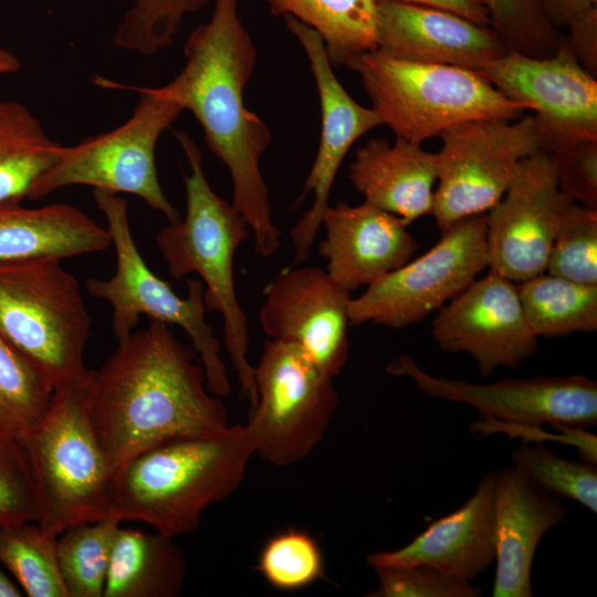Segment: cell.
<instances>
[{
	"label": "cell",
	"instance_id": "7",
	"mask_svg": "<svg viewBox=\"0 0 597 597\" xmlns=\"http://www.w3.org/2000/svg\"><path fill=\"white\" fill-rule=\"evenodd\" d=\"M56 259L0 262V335L53 388L83 379L92 318L77 280Z\"/></svg>",
	"mask_w": 597,
	"mask_h": 597
},
{
	"label": "cell",
	"instance_id": "16",
	"mask_svg": "<svg viewBox=\"0 0 597 597\" xmlns=\"http://www.w3.org/2000/svg\"><path fill=\"white\" fill-rule=\"evenodd\" d=\"M431 336L444 352L470 355L483 378L517 368L538 349L519 284L491 270L438 311Z\"/></svg>",
	"mask_w": 597,
	"mask_h": 597
},
{
	"label": "cell",
	"instance_id": "42",
	"mask_svg": "<svg viewBox=\"0 0 597 597\" xmlns=\"http://www.w3.org/2000/svg\"><path fill=\"white\" fill-rule=\"evenodd\" d=\"M404 2L418 6H426L447 10L462 15L478 24L491 27L486 8L481 0H377Z\"/></svg>",
	"mask_w": 597,
	"mask_h": 597
},
{
	"label": "cell",
	"instance_id": "15",
	"mask_svg": "<svg viewBox=\"0 0 597 597\" xmlns=\"http://www.w3.org/2000/svg\"><path fill=\"white\" fill-rule=\"evenodd\" d=\"M570 202L557 186L551 153L525 158L504 196L486 212L489 270L517 284L544 273Z\"/></svg>",
	"mask_w": 597,
	"mask_h": 597
},
{
	"label": "cell",
	"instance_id": "3",
	"mask_svg": "<svg viewBox=\"0 0 597 597\" xmlns=\"http://www.w3.org/2000/svg\"><path fill=\"white\" fill-rule=\"evenodd\" d=\"M253 454L247 425L159 443L113 472L109 516L146 523L171 537L191 533L208 506L238 490Z\"/></svg>",
	"mask_w": 597,
	"mask_h": 597
},
{
	"label": "cell",
	"instance_id": "38",
	"mask_svg": "<svg viewBox=\"0 0 597 597\" xmlns=\"http://www.w3.org/2000/svg\"><path fill=\"white\" fill-rule=\"evenodd\" d=\"M378 586L367 597H478L482 590L470 580L434 566L417 563L374 567Z\"/></svg>",
	"mask_w": 597,
	"mask_h": 597
},
{
	"label": "cell",
	"instance_id": "33",
	"mask_svg": "<svg viewBox=\"0 0 597 597\" xmlns=\"http://www.w3.org/2000/svg\"><path fill=\"white\" fill-rule=\"evenodd\" d=\"M210 0H134L117 28L113 44L119 49L153 55L171 46L189 13Z\"/></svg>",
	"mask_w": 597,
	"mask_h": 597
},
{
	"label": "cell",
	"instance_id": "22",
	"mask_svg": "<svg viewBox=\"0 0 597 597\" xmlns=\"http://www.w3.org/2000/svg\"><path fill=\"white\" fill-rule=\"evenodd\" d=\"M494 471L478 482L471 498L454 512L433 521L407 545L375 552L369 566H400L423 563L453 576L472 580L495 561Z\"/></svg>",
	"mask_w": 597,
	"mask_h": 597
},
{
	"label": "cell",
	"instance_id": "19",
	"mask_svg": "<svg viewBox=\"0 0 597 597\" xmlns=\"http://www.w3.org/2000/svg\"><path fill=\"white\" fill-rule=\"evenodd\" d=\"M377 50L401 60L478 71L509 50L491 27L426 6L377 1Z\"/></svg>",
	"mask_w": 597,
	"mask_h": 597
},
{
	"label": "cell",
	"instance_id": "6",
	"mask_svg": "<svg viewBox=\"0 0 597 597\" xmlns=\"http://www.w3.org/2000/svg\"><path fill=\"white\" fill-rule=\"evenodd\" d=\"M92 370L55 388L41 422L21 439L27 450L46 532L109 517L112 467L93 426Z\"/></svg>",
	"mask_w": 597,
	"mask_h": 597
},
{
	"label": "cell",
	"instance_id": "27",
	"mask_svg": "<svg viewBox=\"0 0 597 597\" xmlns=\"http://www.w3.org/2000/svg\"><path fill=\"white\" fill-rule=\"evenodd\" d=\"M60 146L24 104L0 100V202L28 199Z\"/></svg>",
	"mask_w": 597,
	"mask_h": 597
},
{
	"label": "cell",
	"instance_id": "40",
	"mask_svg": "<svg viewBox=\"0 0 597 597\" xmlns=\"http://www.w3.org/2000/svg\"><path fill=\"white\" fill-rule=\"evenodd\" d=\"M566 29V41L577 61L597 77V6L578 15Z\"/></svg>",
	"mask_w": 597,
	"mask_h": 597
},
{
	"label": "cell",
	"instance_id": "35",
	"mask_svg": "<svg viewBox=\"0 0 597 597\" xmlns=\"http://www.w3.org/2000/svg\"><path fill=\"white\" fill-rule=\"evenodd\" d=\"M545 272L597 284V210L569 203L556 231Z\"/></svg>",
	"mask_w": 597,
	"mask_h": 597
},
{
	"label": "cell",
	"instance_id": "5",
	"mask_svg": "<svg viewBox=\"0 0 597 597\" xmlns=\"http://www.w3.org/2000/svg\"><path fill=\"white\" fill-rule=\"evenodd\" d=\"M356 72L378 115L396 138L420 144L471 121H513L526 106L500 92L470 69L364 53L348 65Z\"/></svg>",
	"mask_w": 597,
	"mask_h": 597
},
{
	"label": "cell",
	"instance_id": "20",
	"mask_svg": "<svg viewBox=\"0 0 597 597\" xmlns=\"http://www.w3.org/2000/svg\"><path fill=\"white\" fill-rule=\"evenodd\" d=\"M318 252L327 273L350 293L368 286L407 263L418 243L398 217L366 201L358 206H328Z\"/></svg>",
	"mask_w": 597,
	"mask_h": 597
},
{
	"label": "cell",
	"instance_id": "39",
	"mask_svg": "<svg viewBox=\"0 0 597 597\" xmlns=\"http://www.w3.org/2000/svg\"><path fill=\"white\" fill-rule=\"evenodd\" d=\"M559 190L569 200L597 210V140L551 153Z\"/></svg>",
	"mask_w": 597,
	"mask_h": 597
},
{
	"label": "cell",
	"instance_id": "32",
	"mask_svg": "<svg viewBox=\"0 0 597 597\" xmlns=\"http://www.w3.org/2000/svg\"><path fill=\"white\" fill-rule=\"evenodd\" d=\"M512 465L548 493L578 502L597 512V467L559 457L546 446L521 444L511 453Z\"/></svg>",
	"mask_w": 597,
	"mask_h": 597
},
{
	"label": "cell",
	"instance_id": "12",
	"mask_svg": "<svg viewBox=\"0 0 597 597\" xmlns=\"http://www.w3.org/2000/svg\"><path fill=\"white\" fill-rule=\"evenodd\" d=\"M489 269L486 213L441 230L440 240L367 286L349 303L350 325L404 328L438 312Z\"/></svg>",
	"mask_w": 597,
	"mask_h": 597
},
{
	"label": "cell",
	"instance_id": "30",
	"mask_svg": "<svg viewBox=\"0 0 597 597\" xmlns=\"http://www.w3.org/2000/svg\"><path fill=\"white\" fill-rule=\"evenodd\" d=\"M115 517L67 527L56 537V556L67 597H103L115 535Z\"/></svg>",
	"mask_w": 597,
	"mask_h": 597
},
{
	"label": "cell",
	"instance_id": "34",
	"mask_svg": "<svg viewBox=\"0 0 597 597\" xmlns=\"http://www.w3.org/2000/svg\"><path fill=\"white\" fill-rule=\"evenodd\" d=\"M256 569L274 588L293 591L325 577L317 541L305 530L287 527L263 545Z\"/></svg>",
	"mask_w": 597,
	"mask_h": 597
},
{
	"label": "cell",
	"instance_id": "41",
	"mask_svg": "<svg viewBox=\"0 0 597 597\" xmlns=\"http://www.w3.org/2000/svg\"><path fill=\"white\" fill-rule=\"evenodd\" d=\"M547 21L558 31L578 15L597 6V0H538Z\"/></svg>",
	"mask_w": 597,
	"mask_h": 597
},
{
	"label": "cell",
	"instance_id": "45",
	"mask_svg": "<svg viewBox=\"0 0 597 597\" xmlns=\"http://www.w3.org/2000/svg\"><path fill=\"white\" fill-rule=\"evenodd\" d=\"M6 433H8V432L4 431V430L2 429V427L0 426V437L3 436V434H6Z\"/></svg>",
	"mask_w": 597,
	"mask_h": 597
},
{
	"label": "cell",
	"instance_id": "9",
	"mask_svg": "<svg viewBox=\"0 0 597 597\" xmlns=\"http://www.w3.org/2000/svg\"><path fill=\"white\" fill-rule=\"evenodd\" d=\"M93 198L107 222L116 252V270L107 280L86 279L85 287L91 296L111 304L114 337L117 342L128 337L142 315L179 326L199 357L208 390L219 398L229 397L231 384L220 355V343L205 318L203 282L187 280V297L178 296L143 259L130 230L125 198L100 189H94Z\"/></svg>",
	"mask_w": 597,
	"mask_h": 597
},
{
	"label": "cell",
	"instance_id": "11",
	"mask_svg": "<svg viewBox=\"0 0 597 597\" xmlns=\"http://www.w3.org/2000/svg\"><path fill=\"white\" fill-rule=\"evenodd\" d=\"M439 138L431 216L441 230L486 213L504 196L521 163L544 150L533 115L458 124Z\"/></svg>",
	"mask_w": 597,
	"mask_h": 597
},
{
	"label": "cell",
	"instance_id": "26",
	"mask_svg": "<svg viewBox=\"0 0 597 597\" xmlns=\"http://www.w3.org/2000/svg\"><path fill=\"white\" fill-rule=\"evenodd\" d=\"M271 14L292 15L316 31L333 67L377 50V0H263Z\"/></svg>",
	"mask_w": 597,
	"mask_h": 597
},
{
	"label": "cell",
	"instance_id": "23",
	"mask_svg": "<svg viewBox=\"0 0 597 597\" xmlns=\"http://www.w3.org/2000/svg\"><path fill=\"white\" fill-rule=\"evenodd\" d=\"M348 177L366 202L409 226L431 213L438 155L401 138H374L355 151Z\"/></svg>",
	"mask_w": 597,
	"mask_h": 597
},
{
	"label": "cell",
	"instance_id": "8",
	"mask_svg": "<svg viewBox=\"0 0 597 597\" xmlns=\"http://www.w3.org/2000/svg\"><path fill=\"white\" fill-rule=\"evenodd\" d=\"M94 84L137 92L132 115L109 132L72 146L61 145L56 158L38 178L28 199L39 200L69 186H90L139 197L149 208L164 214L169 223L179 221V212L165 196L158 179L156 147L161 134L171 127L182 108L155 87L119 84L102 76H95Z\"/></svg>",
	"mask_w": 597,
	"mask_h": 597
},
{
	"label": "cell",
	"instance_id": "31",
	"mask_svg": "<svg viewBox=\"0 0 597 597\" xmlns=\"http://www.w3.org/2000/svg\"><path fill=\"white\" fill-rule=\"evenodd\" d=\"M54 388L18 349L0 335V426L19 439L44 418Z\"/></svg>",
	"mask_w": 597,
	"mask_h": 597
},
{
	"label": "cell",
	"instance_id": "1",
	"mask_svg": "<svg viewBox=\"0 0 597 597\" xmlns=\"http://www.w3.org/2000/svg\"><path fill=\"white\" fill-rule=\"evenodd\" d=\"M184 54L181 71L155 88L199 123L207 147L231 176L232 203L254 234V251L270 258L281 241L260 158L272 142V133L244 103L256 49L239 15L238 0H216L211 18L188 35Z\"/></svg>",
	"mask_w": 597,
	"mask_h": 597
},
{
	"label": "cell",
	"instance_id": "10",
	"mask_svg": "<svg viewBox=\"0 0 597 597\" xmlns=\"http://www.w3.org/2000/svg\"><path fill=\"white\" fill-rule=\"evenodd\" d=\"M253 369L258 401L247 426L255 454L276 467L302 461L323 441L337 409L333 377L300 346L273 338Z\"/></svg>",
	"mask_w": 597,
	"mask_h": 597
},
{
	"label": "cell",
	"instance_id": "24",
	"mask_svg": "<svg viewBox=\"0 0 597 597\" xmlns=\"http://www.w3.org/2000/svg\"><path fill=\"white\" fill-rule=\"evenodd\" d=\"M112 239L85 212L69 203L38 208L0 202V262L28 259L63 260L107 250Z\"/></svg>",
	"mask_w": 597,
	"mask_h": 597
},
{
	"label": "cell",
	"instance_id": "13",
	"mask_svg": "<svg viewBox=\"0 0 597 597\" xmlns=\"http://www.w3.org/2000/svg\"><path fill=\"white\" fill-rule=\"evenodd\" d=\"M476 72L533 112L546 153L597 140V81L577 61L565 34L549 56L507 51Z\"/></svg>",
	"mask_w": 597,
	"mask_h": 597
},
{
	"label": "cell",
	"instance_id": "21",
	"mask_svg": "<svg viewBox=\"0 0 597 597\" xmlns=\"http://www.w3.org/2000/svg\"><path fill=\"white\" fill-rule=\"evenodd\" d=\"M493 597H532V565L543 536L567 516L562 499L516 468L494 471Z\"/></svg>",
	"mask_w": 597,
	"mask_h": 597
},
{
	"label": "cell",
	"instance_id": "37",
	"mask_svg": "<svg viewBox=\"0 0 597 597\" xmlns=\"http://www.w3.org/2000/svg\"><path fill=\"white\" fill-rule=\"evenodd\" d=\"M40 505L24 444L18 437H0V527L40 521Z\"/></svg>",
	"mask_w": 597,
	"mask_h": 597
},
{
	"label": "cell",
	"instance_id": "14",
	"mask_svg": "<svg viewBox=\"0 0 597 597\" xmlns=\"http://www.w3.org/2000/svg\"><path fill=\"white\" fill-rule=\"evenodd\" d=\"M386 370L411 378L429 397L471 406L480 420L537 427L559 423L587 428L597 425V383L582 375L504 378L472 384L434 377L407 355L391 360Z\"/></svg>",
	"mask_w": 597,
	"mask_h": 597
},
{
	"label": "cell",
	"instance_id": "4",
	"mask_svg": "<svg viewBox=\"0 0 597 597\" xmlns=\"http://www.w3.org/2000/svg\"><path fill=\"white\" fill-rule=\"evenodd\" d=\"M175 136L190 167L184 176L186 214L157 233L156 245L171 277L179 280L193 272L200 275L205 307L223 317L224 345L252 409L258 392L254 369L248 359V320L239 304L233 279L234 254L249 237L250 227L232 202L212 190L197 144L184 132H176Z\"/></svg>",
	"mask_w": 597,
	"mask_h": 597
},
{
	"label": "cell",
	"instance_id": "2",
	"mask_svg": "<svg viewBox=\"0 0 597 597\" xmlns=\"http://www.w3.org/2000/svg\"><path fill=\"white\" fill-rule=\"evenodd\" d=\"M198 360L170 325L149 320L92 370L91 417L113 472L165 441L212 436L230 426Z\"/></svg>",
	"mask_w": 597,
	"mask_h": 597
},
{
	"label": "cell",
	"instance_id": "43",
	"mask_svg": "<svg viewBox=\"0 0 597 597\" xmlns=\"http://www.w3.org/2000/svg\"><path fill=\"white\" fill-rule=\"evenodd\" d=\"M21 70L18 56L6 48L0 46V75L13 74Z\"/></svg>",
	"mask_w": 597,
	"mask_h": 597
},
{
	"label": "cell",
	"instance_id": "29",
	"mask_svg": "<svg viewBox=\"0 0 597 597\" xmlns=\"http://www.w3.org/2000/svg\"><path fill=\"white\" fill-rule=\"evenodd\" d=\"M56 535L38 522L0 527V564L28 597H67L56 556Z\"/></svg>",
	"mask_w": 597,
	"mask_h": 597
},
{
	"label": "cell",
	"instance_id": "17",
	"mask_svg": "<svg viewBox=\"0 0 597 597\" xmlns=\"http://www.w3.org/2000/svg\"><path fill=\"white\" fill-rule=\"evenodd\" d=\"M283 18L310 62L322 117L317 153L295 207L311 193L313 202L290 230L295 249L293 265H297L310 256L324 212L329 206L332 186L345 156L357 139L380 126L381 122L371 107L358 104L344 88L334 73L320 34L292 15Z\"/></svg>",
	"mask_w": 597,
	"mask_h": 597
},
{
	"label": "cell",
	"instance_id": "44",
	"mask_svg": "<svg viewBox=\"0 0 597 597\" xmlns=\"http://www.w3.org/2000/svg\"><path fill=\"white\" fill-rule=\"evenodd\" d=\"M24 596L23 591L4 570L0 564V597H21Z\"/></svg>",
	"mask_w": 597,
	"mask_h": 597
},
{
	"label": "cell",
	"instance_id": "36",
	"mask_svg": "<svg viewBox=\"0 0 597 597\" xmlns=\"http://www.w3.org/2000/svg\"><path fill=\"white\" fill-rule=\"evenodd\" d=\"M491 28L509 51L528 56L554 54L564 36L545 18L538 0H481Z\"/></svg>",
	"mask_w": 597,
	"mask_h": 597
},
{
	"label": "cell",
	"instance_id": "18",
	"mask_svg": "<svg viewBox=\"0 0 597 597\" xmlns=\"http://www.w3.org/2000/svg\"><path fill=\"white\" fill-rule=\"evenodd\" d=\"M350 300L352 293L323 269H289L266 287L259 321L271 338L300 346L335 377L348 359Z\"/></svg>",
	"mask_w": 597,
	"mask_h": 597
},
{
	"label": "cell",
	"instance_id": "28",
	"mask_svg": "<svg viewBox=\"0 0 597 597\" xmlns=\"http://www.w3.org/2000/svg\"><path fill=\"white\" fill-rule=\"evenodd\" d=\"M519 293L527 323L538 338L597 329V284L544 272L520 283Z\"/></svg>",
	"mask_w": 597,
	"mask_h": 597
},
{
	"label": "cell",
	"instance_id": "25",
	"mask_svg": "<svg viewBox=\"0 0 597 597\" xmlns=\"http://www.w3.org/2000/svg\"><path fill=\"white\" fill-rule=\"evenodd\" d=\"M175 537L160 532L118 528L108 563L103 597H177L187 564Z\"/></svg>",
	"mask_w": 597,
	"mask_h": 597
}]
</instances>
